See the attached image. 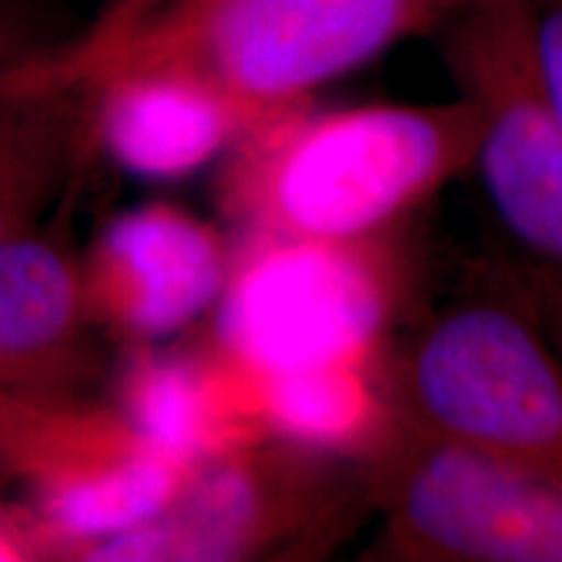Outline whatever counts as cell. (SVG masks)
Returning <instances> with one entry per match:
<instances>
[{
  "label": "cell",
  "instance_id": "7c38bea8",
  "mask_svg": "<svg viewBox=\"0 0 562 562\" xmlns=\"http://www.w3.org/2000/svg\"><path fill=\"white\" fill-rule=\"evenodd\" d=\"M115 406L140 435L188 467L271 438L256 375L211 339L170 349L136 344L117 375Z\"/></svg>",
  "mask_w": 562,
  "mask_h": 562
},
{
  "label": "cell",
  "instance_id": "3957f363",
  "mask_svg": "<svg viewBox=\"0 0 562 562\" xmlns=\"http://www.w3.org/2000/svg\"><path fill=\"white\" fill-rule=\"evenodd\" d=\"M417 290L404 227L349 243L243 235L209 339L252 375L372 362L414 318Z\"/></svg>",
  "mask_w": 562,
  "mask_h": 562
},
{
  "label": "cell",
  "instance_id": "9c48e42d",
  "mask_svg": "<svg viewBox=\"0 0 562 562\" xmlns=\"http://www.w3.org/2000/svg\"><path fill=\"white\" fill-rule=\"evenodd\" d=\"M229 266L220 232L167 201L117 214L81 261L91 318L133 344L170 339L214 311Z\"/></svg>",
  "mask_w": 562,
  "mask_h": 562
},
{
  "label": "cell",
  "instance_id": "5b68a950",
  "mask_svg": "<svg viewBox=\"0 0 562 562\" xmlns=\"http://www.w3.org/2000/svg\"><path fill=\"white\" fill-rule=\"evenodd\" d=\"M482 3L487 0H201L165 9L125 47L188 60L252 125L311 102L323 83L398 42L440 32Z\"/></svg>",
  "mask_w": 562,
  "mask_h": 562
},
{
  "label": "cell",
  "instance_id": "ac0fdd59",
  "mask_svg": "<svg viewBox=\"0 0 562 562\" xmlns=\"http://www.w3.org/2000/svg\"><path fill=\"white\" fill-rule=\"evenodd\" d=\"M516 279L521 281V286L529 294L533 311H537L539 321L544 323L547 334L558 349L562 360V273L539 263H510Z\"/></svg>",
  "mask_w": 562,
  "mask_h": 562
},
{
  "label": "cell",
  "instance_id": "277c9868",
  "mask_svg": "<svg viewBox=\"0 0 562 562\" xmlns=\"http://www.w3.org/2000/svg\"><path fill=\"white\" fill-rule=\"evenodd\" d=\"M372 513L355 461L263 438L193 467L151 521L89 547L83 562L315 560Z\"/></svg>",
  "mask_w": 562,
  "mask_h": 562
},
{
  "label": "cell",
  "instance_id": "2e32d148",
  "mask_svg": "<svg viewBox=\"0 0 562 562\" xmlns=\"http://www.w3.org/2000/svg\"><path fill=\"white\" fill-rule=\"evenodd\" d=\"M167 0H102L100 16L87 32L76 34L53 58V68L66 79L83 81L104 60L123 50L144 30Z\"/></svg>",
  "mask_w": 562,
  "mask_h": 562
},
{
  "label": "cell",
  "instance_id": "5bb4252c",
  "mask_svg": "<svg viewBox=\"0 0 562 562\" xmlns=\"http://www.w3.org/2000/svg\"><path fill=\"white\" fill-rule=\"evenodd\" d=\"M256 385L271 438L355 463L375 448L393 419L381 381V360L256 375Z\"/></svg>",
  "mask_w": 562,
  "mask_h": 562
},
{
  "label": "cell",
  "instance_id": "ffe728a7",
  "mask_svg": "<svg viewBox=\"0 0 562 562\" xmlns=\"http://www.w3.org/2000/svg\"><path fill=\"white\" fill-rule=\"evenodd\" d=\"M13 406H16V396L0 393V482H9V469H5V438H9Z\"/></svg>",
  "mask_w": 562,
  "mask_h": 562
},
{
  "label": "cell",
  "instance_id": "d6986e66",
  "mask_svg": "<svg viewBox=\"0 0 562 562\" xmlns=\"http://www.w3.org/2000/svg\"><path fill=\"white\" fill-rule=\"evenodd\" d=\"M45 560L40 533L34 529L30 513L24 508L3 510L0 508V562H24Z\"/></svg>",
  "mask_w": 562,
  "mask_h": 562
},
{
  "label": "cell",
  "instance_id": "e0dca14e",
  "mask_svg": "<svg viewBox=\"0 0 562 562\" xmlns=\"http://www.w3.org/2000/svg\"><path fill=\"white\" fill-rule=\"evenodd\" d=\"M539 79L562 128V0H526Z\"/></svg>",
  "mask_w": 562,
  "mask_h": 562
},
{
  "label": "cell",
  "instance_id": "6da1fadb",
  "mask_svg": "<svg viewBox=\"0 0 562 562\" xmlns=\"http://www.w3.org/2000/svg\"><path fill=\"white\" fill-rule=\"evenodd\" d=\"M480 112L442 104L311 102L248 125L224 154L220 206L243 235L349 243L402 229L474 170Z\"/></svg>",
  "mask_w": 562,
  "mask_h": 562
},
{
  "label": "cell",
  "instance_id": "52a82bcc",
  "mask_svg": "<svg viewBox=\"0 0 562 562\" xmlns=\"http://www.w3.org/2000/svg\"><path fill=\"white\" fill-rule=\"evenodd\" d=\"M9 482L21 484L45 560H81L89 547L151 521L193 467L140 435L117 406L79 396L16 398L5 438Z\"/></svg>",
  "mask_w": 562,
  "mask_h": 562
},
{
  "label": "cell",
  "instance_id": "ba28073f",
  "mask_svg": "<svg viewBox=\"0 0 562 562\" xmlns=\"http://www.w3.org/2000/svg\"><path fill=\"white\" fill-rule=\"evenodd\" d=\"M461 97L480 112L474 170L524 261L562 273V128L533 60L526 0H487L442 26Z\"/></svg>",
  "mask_w": 562,
  "mask_h": 562
},
{
  "label": "cell",
  "instance_id": "4fadbf2b",
  "mask_svg": "<svg viewBox=\"0 0 562 562\" xmlns=\"http://www.w3.org/2000/svg\"><path fill=\"white\" fill-rule=\"evenodd\" d=\"M89 146L87 81L40 63L0 83V245L42 227Z\"/></svg>",
  "mask_w": 562,
  "mask_h": 562
},
{
  "label": "cell",
  "instance_id": "8fae6325",
  "mask_svg": "<svg viewBox=\"0 0 562 562\" xmlns=\"http://www.w3.org/2000/svg\"><path fill=\"white\" fill-rule=\"evenodd\" d=\"M91 326L81 261L58 232L40 227L0 245V393L76 396L94 368Z\"/></svg>",
  "mask_w": 562,
  "mask_h": 562
},
{
  "label": "cell",
  "instance_id": "30bf717a",
  "mask_svg": "<svg viewBox=\"0 0 562 562\" xmlns=\"http://www.w3.org/2000/svg\"><path fill=\"white\" fill-rule=\"evenodd\" d=\"M83 81L91 146L136 178H188L248 128L245 112L178 55L125 47Z\"/></svg>",
  "mask_w": 562,
  "mask_h": 562
},
{
  "label": "cell",
  "instance_id": "8992f818",
  "mask_svg": "<svg viewBox=\"0 0 562 562\" xmlns=\"http://www.w3.org/2000/svg\"><path fill=\"white\" fill-rule=\"evenodd\" d=\"M381 533L368 560L562 562V487L406 425L357 461Z\"/></svg>",
  "mask_w": 562,
  "mask_h": 562
},
{
  "label": "cell",
  "instance_id": "9a60e30c",
  "mask_svg": "<svg viewBox=\"0 0 562 562\" xmlns=\"http://www.w3.org/2000/svg\"><path fill=\"white\" fill-rule=\"evenodd\" d=\"M74 37L58 0H0V83L55 58Z\"/></svg>",
  "mask_w": 562,
  "mask_h": 562
},
{
  "label": "cell",
  "instance_id": "7a4b0ae2",
  "mask_svg": "<svg viewBox=\"0 0 562 562\" xmlns=\"http://www.w3.org/2000/svg\"><path fill=\"white\" fill-rule=\"evenodd\" d=\"M381 381L406 425L562 487V360L510 263L406 323Z\"/></svg>",
  "mask_w": 562,
  "mask_h": 562
},
{
  "label": "cell",
  "instance_id": "44dd1931",
  "mask_svg": "<svg viewBox=\"0 0 562 562\" xmlns=\"http://www.w3.org/2000/svg\"><path fill=\"white\" fill-rule=\"evenodd\" d=\"M193 3H201V0H167L165 9H178V5H193ZM165 9H161V11H165ZM159 13H157V16H159ZM157 16H154V19H157Z\"/></svg>",
  "mask_w": 562,
  "mask_h": 562
}]
</instances>
